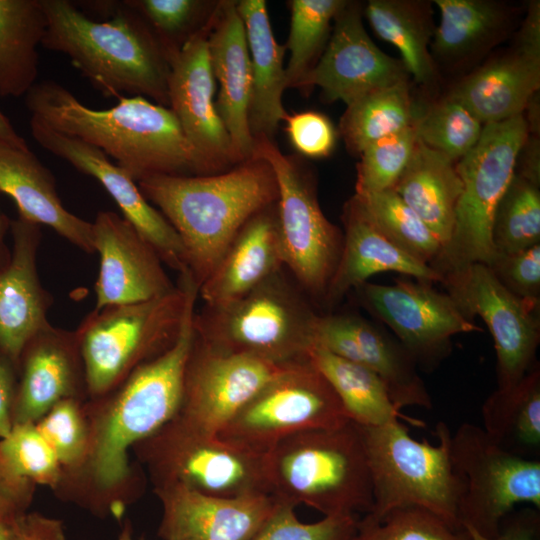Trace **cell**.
<instances>
[{
    "instance_id": "6da1fadb",
    "label": "cell",
    "mask_w": 540,
    "mask_h": 540,
    "mask_svg": "<svg viewBox=\"0 0 540 540\" xmlns=\"http://www.w3.org/2000/svg\"><path fill=\"white\" fill-rule=\"evenodd\" d=\"M195 304L187 307L175 344L141 365L110 392L85 400L89 446L81 466L53 491L97 517L121 519L141 495L142 468L131 463L133 447L173 419L180 408L192 346Z\"/></svg>"
},
{
    "instance_id": "7a4b0ae2",
    "label": "cell",
    "mask_w": 540,
    "mask_h": 540,
    "mask_svg": "<svg viewBox=\"0 0 540 540\" xmlns=\"http://www.w3.org/2000/svg\"><path fill=\"white\" fill-rule=\"evenodd\" d=\"M31 116L115 160L136 182L151 175H205L170 108L142 96L93 109L61 84L35 83L25 95Z\"/></svg>"
},
{
    "instance_id": "3957f363",
    "label": "cell",
    "mask_w": 540,
    "mask_h": 540,
    "mask_svg": "<svg viewBox=\"0 0 540 540\" xmlns=\"http://www.w3.org/2000/svg\"><path fill=\"white\" fill-rule=\"evenodd\" d=\"M46 17L41 45L66 55L106 97H148L169 108V60L142 17L124 1L90 2L95 20L67 0H40Z\"/></svg>"
},
{
    "instance_id": "277c9868",
    "label": "cell",
    "mask_w": 540,
    "mask_h": 540,
    "mask_svg": "<svg viewBox=\"0 0 540 540\" xmlns=\"http://www.w3.org/2000/svg\"><path fill=\"white\" fill-rule=\"evenodd\" d=\"M137 185L180 237L198 288L246 222L279 195L272 167L256 156L221 173L151 175Z\"/></svg>"
},
{
    "instance_id": "5b68a950",
    "label": "cell",
    "mask_w": 540,
    "mask_h": 540,
    "mask_svg": "<svg viewBox=\"0 0 540 540\" xmlns=\"http://www.w3.org/2000/svg\"><path fill=\"white\" fill-rule=\"evenodd\" d=\"M271 494L324 516L367 514L373 505L368 460L357 424L301 431L269 453Z\"/></svg>"
},
{
    "instance_id": "8992f818",
    "label": "cell",
    "mask_w": 540,
    "mask_h": 540,
    "mask_svg": "<svg viewBox=\"0 0 540 540\" xmlns=\"http://www.w3.org/2000/svg\"><path fill=\"white\" fill-rule=\"evenodd\" d=\"M198 286L189 272L175 288L148 301L93 309L75 330L88 398L100 397L177 341Z\"/></svg>"
},
{
    "instance_id": "52a82bcc",
    "label": "cell",
    "mask_w": 540,
    "mask_h": 540,
    "mask_svg": "<svg viewBox=\"0 0 540 540\" xmlns=\"http://www.w3.org/2000/svg\"><path fill=\"white\" fill-rule=\"evenodd\" d=\"M319 316L284 268L236 300L204 305L195 311L193 328L219 350L289 364L309 358Z\"/></svg>"
},
{
    "instance_id": "ba28073f",
    "label": "cell",
    "mask_w": 540,
    "mask_h": 540,
    "mask_svg": "<svg viewBox=\"0 0 540 540\" xmlns=\"http://www.w3.org/2000/svg\"><path fill=\"white\" fill-rule=\"evenodd\" d=\"M357 426L372 482L373 505L367 514L379 517L395 508L414 506L463 529L458 515L463 487L451 460L452 433L444 422L436 425V445L415 440L402 421Z\"/></svg>"
},
{
    "instance_id": "9c48e42d",
    "label": "cell",
    "mask_w": 540,
    "mask_h": 540,
    "mask_svg": "<svg viewBox=\"0 0 540 540\" xmlns=\"http://www.w3.org/2000/svg\"><path fill=\"white\" fill-rule=\"evenodd\" d=\"M132 452L153 488L182 486L205 495L271 494L268 454H259L174 417Z\"/></svg>"
},
{
    "instance_id": "30bf717a",
    "label": "cell",
    "mask_w": 540,
    "mask_h": 540,
    "mask_svg": "<svg viewBox=\"0 0 540 540\" xmlns=\"http://www.w3.org/2000/svg\"><path fill=\"white\" fill-rule=\"evenodd\" d=\"M528 135L523 114L485 124L476 145L456 163L462 191L451 242L433 267L440 274L463 264H488L493 257L494 212L515 174Z\"/></svg>"
},
{
    "instance_id": "8fae6325",
    "label": "cell",
    "mask_w": 540,
    "mask_h": 540,
    "mask_svg": "<svg viewBox=\"0 0 540 540\" xmlns=\"http://www.w3.org/2000/svg\"><path fill=\"white\" fill-rule=\"evenodd\" d=\"M253 156L268 162L277 180L284 268L313 302L323 304L340 259L343 234L325 217L310 175L294 157L266 138L255 140Z\"/></svg>"
},
{
    "instance_id": "7c38bea8",
    "label": "cell",
    "mask_w": 540,
    "mask_h": 540,
    "mask_svg": "<svg viewBox=\"0 0 540 540\" xmlns=\"http://www.w3.org/2000/svg\"><path fill=\"white\" fill-rule=\"evenodd\" d=\"M350 419L310 357L289 364L217 433L244 449L268 454L301 431L338 427Z\"/></svg>"
},
{
    "instance_id": "4fadbf2b",
    "label": "cell",
    "mask_w": 540,
    "mask_h": 540,
    "mask_svg": "<svg viewBox=\"0 0 540 540\" xmlns=\"http://www.w3.org/2000/svg\"><path fill=\"white\" fill-rule=\"evenodd\" d=\"M450 453L463 487L458 511L462 528L495 537L516 505L540 509V460L506 451L472 423H462L451 434Z\"/></svg>"
},
{
    "instance_id": "5bb4252c",
    "label": "cell",
    "mask_w": 540,
    "mask_h": 540,
    "mask_svg": "<svg viewBox=\"0 0 540 540\" xmlns=\"http://www.w3.org/2000/svg\"><path fill=\"white\" fill-rule=\"evenodd\" d=\"M441 283L471 319L480 316L493 338L497 388H507L537 363L540 306L509 292L486 264L468 263L441 273Z\"/></svg>"
},
{
    "instance_id": "9a60e30c",
    "label": "cell",
    "mask_w": 540,
    "mask_h": 540,
    "mask_svg": "<svg viewBox=\"0 0 540 540\" xmlns=\"http://www.w3.org/2000/svg\"><path fill=\"white\" fill-rule=\"evenodd\" d=\"M432 283L396 279L393 284L365 282L355 288L359 302L386 324L416 364L432 366L461 333L482 331L448 293Z\"/></svg>"
},
{
    "instance_id": "2e32d148",
    "label": "cell",
    "mask_w": 540,
    "mask_h": 540,
    "mask_svg": "<svg viewBox=\"0 0 540 540\" xmlns=\"http://www.w3.org/2000/svg\"><path fill=\"white\" fill-rule=\"evenodd\" d=\"M289 364L219 350L194 332L185 367L182 401L175 417L203 432L217 434Z\"/></svg>"
},
{
    "instance_id": "e0dca14e",
    "label": "cell",
    "mask_w": 540,
    "mask_h": 540,
    "mask_svg": "<svg viewBox=\"0 0 540 540\" xmlns=\"http://www.w3.org/2000/svg\"><path fill=\"white\" fill-rule=\"evenodd\" d=\"M211 18L212 14L169 58L168 78L169 108L205 175L221 173L241 163L215 106L216 81L208 51Z\"/></svg>"
},
{
    "instance_id": "ac0fdd59",
    "label": "cell",
    "mask_w": 540,
    "mask_h": 540,
    "mask_svg": "<svg viewBox=\"0 0 540 540\" xmlns=\"http://www.w3.org/2000/svg\"><path fill=\"white\" fill-rule=\"evenodd\" d=\"M334 29L319 61L296 88H321L329 101L346 106L375 90L408 81L401 60L380 50L368 36L359 4L346 2L335 17Z\"/></svg>"
},
{
    "instance_id": "d6986e66",
    "label": "cell",
    "mask_w": 540,
    "mask_h": 540,
    "mask_svg": "<svg viewBox=\"0 0 540 540\" xmlns=\"http://www.w3.org/2000/svg\"><path fill=\"white\" fill-rule=\"evenodd\" d=\"M30 129L41 147L98 180L120 208L123 218L155 248L165 265L179 274L188 272L177 232L123 168L111 162L101 150L54 130L36 117L31 116Z\"/></svg>"
},
{
    "instance_id": "ffe728a7",
    "label": "cell",
    "mask_w": 540,
    "mask_h": 540,
    "mask_svg": "<svg viewBox=\"0 0 540 540\" xmlns=\"http://www.w3.org/2000/svg\"><path fill=\"white\" fill-rule=\"evenodd\" d=\"M91 223L99 255L94 309L148 301L175 288L155 248L125 218L100 211Z\"/></svg>"
},
{
    "instance_id": "44dd1931",
    "label": "cell",
    "mask_w": 540,
    "mask_h": 540,
    "mask_svg": "<svg viewBox=\"0 0 540 540\" xmlns=\"http://www.w3.org/2000/svg\"><path fill=\"white\" fill-rule=\"evenodd\" d=\"M315 345L376 373L399 409L405 406L432 408L431 397L414 359L399 341L368 320L353 314L320 315Z\"/></svg>"
},
{
    "instance_id": "7402d4cb",
    "label": "cell",
    "mask_w": 540,
    "mask_h": 540,
    "mask_svg": "<svg viewBox=\"0 0 540 540\" xmlns=\"http://www.w3.org/2000/svg\"><path fill=\"white\" fill-rule=\"evenodd\" d=\"M71 398L88 399L76 332L48 324L20 356L13 423L35 424L55 404Z\"/></svg>"
},
{
    "instance_id": "603a6c76",
    "label": "cell",
    "mask_w": 540,
    "mask_h": 540,
    "mask_svg": "<svg viewBox=\"0 0 540 540\" xmlns=\"http://www.w3.org/2000/svg\"><path fill=\"white\" fill-rule=\"evenodd\" d=\"M153 491L163 540H249L280 504L272 494L217 497L176 485Z\"/></svg>"
},
{
    "instance_id": "cb8c5ba5",
    "label": "cell",
    "mask_w": 540,
    "mask_h": 540,
    "mask_svg": "<svg viewBox=\"0 0 540 540\" xmlns=\"http://www.w3.org/2000/svg\"><path fill=\"white\" fill-rule=\"evenodd\" d=\"M40 225L20 216L10 220L12 249L0 266V357L17 370L27 343L50 322V293L42 286L37 255Z\"/></svg>"
},
{
    "instance_id": "d4e9b609",
    "label": "cell",
    "mask_w": 540,
    "mask_h": 540,
    "mask_svg": "<svg viewBox=\"0 0 540 540\" xmlns=\"http://www.w3.org/2000/svg\"><path fill=\"white\" fill-rule=\"evenodd\" d=\"M208 51L211 69L219 84L216 110L243 162L253 156L255 140L248 121L252 81L250 55L236 1H220L215 5Z\"/></svg>"
},
{
    "instance_id": "484cf974",
    "label": "cell",
    "mask_w": 540,
    "mask_h": 540,
    "mask_svg": "<svg viewBox=\"0 0 540 540\" xmlns=\"http://www.w3.org/2000/svg\"><path fill=\"white\" fill-rule=\"evenodd\" d=\"M342 219L345 228L342 251L323 301L325 306L333 307L350 290L380 272H397L419 281L441 283L438 271L387 239L354 196L344 205Z\"/></svg>"
},
{
    "instance_id": "4316f807",
    "label": "cell",
    "mask_w": 540,
    "mask_h": 540,
    "mask_svg": "<svg viewBox=\"0 0 540 540\" xmlns=\"http://www.w3.org/2000/svg\"><path fill=\"white\" fill-rule=\"evenodd\" d=\"M276 203L246 222L199 286L206 306L236 300L284 269Z\"/></svg>"
},
{
    "instance_id": "83f0119b",
    "label": "cell",
    "mask_w": 540,
    "mask_h": 540,
    "mask_svg": "<svg viewBox=\"0 0 540 540\" xmlns=\"http://www.w3.org/2000/svg\"><path fill=\"white\" fill-rule=\"evenodd\" d=\"M0 193L14 200L18 216L46 225L82 251L94 253L92 223L65 208L53 174L29 148L0 141Z\"/></svg>"
},
{
    "instance_id": "f1b7e54d",
    "label": "cell",
    "mask_w": 540,
    "mask_h": 540,
    "mask_svg": "<svg viewBox=\"0 0 540 540\" xmlns=\"http://www.w3.org/2000/svg\"><path fill=\"white\" fill-rule=\"evenodd\" d=\"M236 6L250 55V131L254 140H272L279 123L288 114L282 105V93L287 88L283 66L287 48L275 40L264 0H241Z\"/></svg>"
},
{
    "instance_id": "f546056e",
    "label": "cell",
    "mask_w": 540,
    "mask_h": 540,
    "mask_svg": "<svg viewBox=\"0 0 540 540\" xmlns=\"http://www.w3.org/2000/svg\"><path fill=\"white\" fill-rule=\"evenodd\" d=\"M539 86L540 56L516 47L464 79L450 95L485 125L523 114Z\"/></svg>"
},
{
    "instance_id": "4dcf8cb0",
    "label": "cell",
    "mask_w": 540,
    "mask_h": 540,
    "mask_svg": "<svg viewBox=\"0 0 540 540\" xmlns=\"http://www.w3.org/2000/svg\"><path fill=\"white\" fill-rule=\"evenodd\" d=\"M393 189L436 236L443 253L453 236L462 191L456 163L417 139Z\"/></svg>"
},
{
    "instance_id": "1f68e13d",
    "label": "cell",
    "mask_w": 540,
    "mask_h": 540,
    "mask_svg": "<svg viewBox=\"0 0 540 540\" xmlns=\"http://www.w3.org/2000/svg\"><path fill=\"white\" fill-rule=\"evenodd\" d=\"M482 428L506 451L526 459L540 457V366L516 384L496 390L481 408Z\"/></svg>"
},
{
    "instance_id": "d6a6232c",
    "label": "cell",
    "mask_w": 540,
    "mask_h": 540,
    "mask_svg": "<svg viewBox=\"0 0 540 540\" xmlns=\"http://www.w3.org/2000/svg\"><path fill=\"white\" fill-rule=\"evenodd\" d=\"M309 357L335 391L350 421L360 426H381L395 421L424 426L422 421L401 412L382 379L365 366L318 345L312 348Z\"/></svg>"
},
{
    "instance_id": "836d02e7",
    "label": "cell",
    "mask_w": 540,
    "mask_h": 540,
    "mask_svg": "<svg viewBox=\"0 0 540 540\" xmlns=\"http://www.w3.org/2000/svg\"><path fill=\"white\" fill-rule=\"evenodd\" d=\"M45 29L40 0H0V96L26 95L36 83Z\"/></svg>"
},
{
    "instance_id": "e575fe53",
    "label": "cell",
    "mask_w": 540,
    "mask_h": 540,
    "mask_svg": "<svg viewBox=\"0 0 540 540\" xmlns=\"http://www.w3.org/2000/svg\"><path fill=\"white\" fill-rule=\"evenodd\" d=\"M365 14L375 33L394 45L408 74L428 84L435 67L428 46L434 34L429 5L408 0H370Z\"/></svg>"
},
{
    "instance_id": "d590c367",
    "label": "cell",
    "mask_w": 540,
    "mask_h": 540,
    "mask_svg": "<svg viewBox=\"0 0 540 540\" xmlns=\"http://www.w3.org/2000/svg\"><path fill=\"white\" fill-rule=\"evenodd\" d=\"M418 111L408 81L366 94L347 106L340 132L348 149L360 155L371 143L413 126Z\"/></svg>"
},
{
    "instance_id": "8d00e7d4",
    "label": "cell",
    "mask_w": 540,
    "mask_h": 540,
    "mask_svg": "<svg viewBox=\"0 0 540 540\" xmlns=\"http://www.w3.org/2000/svg\"><path fill=\"white\" fill-rule=\"evenodd\" d=\"M369 219L395 246L432 268L442 246L420 217L393 188L354 195Z\"/></svg>"
},
{
    "instance_id": "74e56055",
    "label": "cell",
    "mask_w": 540,
    "mask_h": 540,
    "mask_svg": "<svg viewBox=\"0 0 540 540\" xmlns=\"http://www.w3.org/2000/svg\"><path fill=\"white\" fill-rule=\"evenodd\" d=\"M440 23L434 30L433 48L446 58L472 52L499 27L502 12L484 0H436Z\"/></svg>"
},
{
    "instance_id": "f35d334b",
    "label": "cell",
    "mask_w": 540,
    "mask_h": 540,
    "mask_svg": "<svg viewBox=\"0 0 540 540\" xmlns=\"http://www.w3.org/2000/svg\"><path fill=\"white\" fill-rule=\"evenodd\" d=\"M494 253H513L540 244L539 186L515 173L494 212Z\"/></svg>"
},
{
    "instance_id": "ab89813d",
    "label": "cell",
    "mask_w": 540,
    "mask_h": 540,
    "mask_svg": "<svg viewBox=\"0 0 540 540\" xmlns=\"http://www.w3.org/2000/svg\"><path fill=\"white\" fill-rule=\"evenodd\" d=\"M413 126L420 142L457 163L476 145L484 125L449 95L425 111H418Z\"/></svg>"
},
{
    "instance_id": "60d3db41",
    "label": "cell",
    "mask_w": 540,
    "mask_h": 540,
    "mask_svg": "<svg viewBox=\"0 0 540 540\" xmlns=\"http://www.w3.org/2000/svg\"><path fill=\"white\" fill-rule=\"evenodd\" d=\"M347 1H290V32L286 48L290 52L285 68L286 87H296L313 67L315 57L327 40L331 21Z\"/></svg>"
},
{
    "instance_id": "b9f144b4",
    "label": "cell",
    "mask_w": 540,
    "mask_h": 540,
    "mask_svg": "<svg viewBox=\"0 0 540 540\" xmlns=\"http://www.w3.org/2000/svg\"><path fill=\"white\" fill-rule=\"evenodd\" d=\"M351 540H471L468 532L454 528L429 510L408 506L357 520Z\"/></svg>"
},
{
    "instance_id": "7bdbcfd3",
    "label": "cell",
    "mask_w": 540,
    "mask_h": 540,
    "mask_svg": "<svg viewBox=\"0 0 540 540\" xmlns=\"http://www.w3.org/2000/svg\"><path fill=\"white\" fill-rule=\"evenodd\" d=\"M0 459L13 475L35 486L54 491L61 480L58 458L33 423L16 424L0 439Z\"/></svg>"
},
{
    "instance_id": "ee69618b",
    "label": "cell",
    "mask_w": 540,
    "mask_h": 540,
    "mask_svg": "<svg viewBox=\"0 0 540 540\" xmlns=\"http://www.w3.org/2000/svg\"><path fill=\"white\" fill-rule=\"evenodd\" d=\"M84 403L74 398L62 400L35 423L58 458L61 478L76 471L87 455L89 424Z\"/></svg>"
},
{
    "instance_id": "f6af8a7d",
    "label": "cell",
    "mask_w": 540,
    "mask_h": 540,
    "mask_svg": "<svg viewBox=\"0 0 540 540\" xmlns=\"http://www.w3.org/2000/svg\"><path fill=\"white\" fill-rule=\"evenodd\" d=\"M154 32L169 58L202 26L208 2L197 0H125Z\"/></svg>"
},
{
    "instance_id": "bcb514c9",
    "label": "cell",
    "mask_w": 540,
    "mask_h": 540,
    "mask_svg": "<svg viewBox=\"0 0 540 540\" xmlns=\"http://www.w3.org/2000/svg\"><path fill=\"white\" fill-rule=\"evenodd\" d=\"M417 143L414 126L381 138L360 153L356 194L391 189L408 165Z\"/></svg>"
},
{
    "instance_id": "7dc6e473",
    "label": "cell",
    "mask_w": 540,
    "mask_h": 540,
    "mask_svg": "<svg viewBox=\"0 0 540 540\" xmlns=\"http://www.w3.org/2000/svg\"><path fill=\"white\" fill-rule=\"evenodd\" d=\"M295 506L280 502L266 523L249 540H351L358 517L324 516L314 523H303Z\"/></svg>"
},
{
    "instance_id": "c3c4849f",
    "label": "cell",
    "mask_w": 540,
    "mask_h": 540,
    "mask_svg": "<svg viewBox=\"0 0 540 540\" xmlns=\"http://www.w3.org/2000/svg\"><path fill=\"white\" fill-rule=\"evenodd\" d=\"M486 265L509 292L540 306V244L513 253H494Z\"/></svg>"
},
{
    "instance_id": "681fc988",
    "label": "cell",
    "mask_w": 540,
    "mask_h": 540,
    "mask_svg": "<svg viewBox=\"0 0 540 540\" xmlns=\"http://www.w3.org/2000/svg\"><path fill=\"white\" fill-rule=\"evenodd\" d=\"M284 121L289 141L301 155L323 158L333 151L337 134L332 122L325 115L304 111L287 114Z\"/></svg>"
},
{
    "instance_id": "f907efd6",
    "label": "cell",
    "mask_w": 540,
    "mask_h": 540,
    "mask_svg": "<svg viewBox=\"0 0 540 540\" xmlns=\"http://www.w3.org/2000/svg\"><path fill=\"white\" fill-rule=\"evenodd\" d=\"M471 540H537L540 530L539 510L525 508L512 511L503 520L500 532L495 537H486L472 528H464Z\"/></svg>"
},
{
    "instance_id": "816d5d0a",
    "label": "cell",
    "mask_w": 540,
    "mask_h": 540,
    "mask_svg": "<svg viewBox=\"0 0 540 540\" xmlns=\"http://www.w3.org/2000/svg\"><path fill=\"white\" fill-rule=\"evenodd\" d=\"M11 540H66L61 520L27 511L20 519Z\"/></svg>"
},
{
    "instance_id": "f5cc1de1",
    "label": "cell",
    "mask_w": 540,
    "mask_h": 540,
    "mask_svg": "<svg viewBox=\"0 0 540 540\" xmlns=\"http://www.w3.org/2000/svg\"><path fill=\"white\" fill-rule=\"evenodd\" d=\"M17 384V370L0 357V439L9 435L13 423V405Z\"/></svg>"
},
{
    "instance_id": "db71d44e",
    "label": "cell",
    "mask_w": 540,
    "mask_h": 540,
    "mask_svg": "<svg viewBox=\"0 0 540 540\" xmlns=\"http://www.w3.org/2000/svg\"><path fill=\"white\" fill-rule=\"evenodd\" d=\"M35 489L32 483L14 476L0 459V504L29 505Z\"/></svg>"
},
{
    "instance_id": "11a10c76",
    "label": "cell",
    "mask_w": 540,
    "mask_h": 540,
    "mask_svg": "<svg viewBox=\"0 0 540 540\" xmlns=\"http://www.w3.org/2000/svg\"><path fill=\"white\" fill-rule=\"evenodd\" d=\"M540 154L539 140L536 135L527 137L522 146L516 165L520 164V169H516L515 173L521 175L527 180L539 186L540 184Z\"/></svg>"
},
{
    "instance_id": "9f6ffc18",
    "label": "cell",
    "mask_w": 540,
    "mask_h": 540,
    "mask_svg": "<svg viewBox=\"0 0 540 540\" xmlns=\"http://www.w3.org/2000/svg\"><path fill=\"white\" fill-rule=\"evenodd\" d=\"M517 48L530 54L540 56V4L534 1L530 4L524 21Z\"/></svg>"
},
{
    "instance_id": "6f0895ef",
    "label": "cell",
    "mask_w": 540,
    "mask_h": 540,
    "mask_svg": "<svg viewBox=\"0 0 540 540\" xmlns=\"http://www.w3.org/2000/svg\"><path fill=\"white\" fill-rule=\"evenodd\" d=\"M28 508L14 503L0 504V540H11L20 519Z\"/></svg>"
},
{
    "instance_id": "680465c9",
    "label": "cell",
    "mask_w": 540,
    "mask_h": 540,
    "mask_svg": "<svg viewBox=\"0 0 540 540\" xmlns=\"http://www.w3.org/2000/svg\"><path fill=\"white\" fill-rule=\"evenodd\" d=\"M0 141L14 147L28 149L25 139L20 136L9 119L0 111Z\"/></svg>"
},
{
    "instance_id": "91938a15",
    "label": "cell",
    "mask_w": 540,
    "mask_h": 540,
    "mask_svg": "<svg viewBox=\"0 0 540 540\" xmlns=\"http://www.w3.org/2000/svg\"><path fill=\"white\" fill-rule=\"evenodd\" d=\"M10 228V220L0 211V266H2L10 256V250L5 243L6 233Z\"/></svg>"
},
{
    "instance_id": "94428289",
    "label": "cell",
    "mask_w": 540,
    "mask_h": 540,
    "mask_svg": "<svg viewBox=\"0 0 540 540\" xmlns=\"http://www.w3.org/2000/svg\"><path fill=\"white\" fill-rule=\"evenodd\" d=\"M117 540H135L133 538L132 527H131V524L129 522H126L124 524V527H123L121 533L119 534Z\"/></svg>"
}]
</instances>
